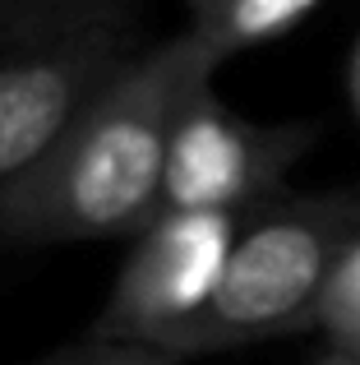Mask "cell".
Instances as JSON below:
<instances>
[{
  "instance_id": "obj_4",
  "label": "cell",
  "mask_w": 360,
  "mask_h": 365,
  "mask_svg": "<svg viewBox=\"0 0 360 365\" xmlns=\"http://www.w3.org/2000/svg\"><path fill=\"white\" fill-rule=\"evenodd\" d=\"M314 125H259L198 83L171 125L162 176V213L250 217L282 199L287 171L314 148Z\"/></svg>"
},
{
  "instance_id": "obj_6",
  "label": "cell",
  "mask_w": 360,
  "mask_h": 365,
  "mask_svg": "<svg viewBox=\"0 0 360 365\" xmlns=\"http://www.w3.org/2000/svg\"><path fill=\"white\" fill-rule=\"evenodd\" d=\"M189 5V28L203 51H213L217 61L250 51V46L277 42L282 33L309 19L324 0H185Z\"/></svg>"
},
{
  "instance_id": "obj_5",
  "label": "cell",
  "mask_w": 360,
  "mask_h": 365,
  "mask_svg": "<svg viewBox=\"0 0 360 365\" xmlns=\"http://www.w3.org/2000/svg\"><path fill=\"white\" fill-rule=\"evenodd\" d=\"M240 227L245 217L222 213H157L129 241L107 305L83 338L166 351V342L213 301Z\"/></svg>"
},
{
  "instance_id": "obj_2",
  "label": "cell",
  "mask_w": 360,
  "mask_h": 365,
  "mask_svg": "<svg viewBox=\"0 0 360 365\" xmlns=\"http://www.w3.org/2000/svg\"><path fill=\"white\" fill-rule=\"evenodd\" d=\"M360 245V195L272 199L245 217L213 301L166 342L180 361L319 329L324 301Z\"/></svg>"
},
{
  "instance_id": "obj_12",
  "label": "cell",
  "mask_w": 360,
  "mask_h": 365,
  "mask_svg": "<svg viewBox=\"0 0 360 365\" xmlns=\"http://www.w3.org/2000/svg\"><path fill=\"white\" fill-rule=\"evenodd\" d=\"M346 351H360V338H356V342H351V347H346Z\"/></svg>"
},
{
  "instance_id": "obj_1",
  "label": "cell",
  "mask_w": 360,
  "mask_h": 365,
  "mask_svg": "<svg viewBox=\"0 0 360 365\" xmlns=\"http://www.w3.org/2000/svg\"><path fill=\"white\" fill-rule=\"evenodd\" d=\"M222 70L189 33L139 46L60 134L46 162L0 204V250L134 241L162 213L171 125Z\"/></svg>"
},
{
  "instance_id": "obj_3",
  "label": "cell",
  "mask_w": 360,
  "mask_h": 365,
  "mask_svg": "<svg viewBox=\"0 0 360 365\" xmlns=\"http://www.w3.org/2000/svg\"><path fill=\"white\" fill-rule=\"evenodd\" d=\"M134 51V9L0 19V204L42 167L92 93Z\"/></svg>"
},
{
  "instance_id": "obj_10",
  "label": "cell",
  "mask_w": 360,
  "mask_h": 365,
  "mask_svg": "<svg viewBox=\"0 0 360 365\" xmlns=\"http://www.w3.org/2000/svg\"><path fill=\"white\" fill-rule=\"evenodd\" d=\"M346 98H351V111L360 120V33L351 42V61H346Z\"/></svg>"
},
{
  "instance_id": "obj_8",
  "label": "cell",
  "mask_w": 360,
  "mask_h": 365,
  "mask_svg": "<svg viewBox=\"0 0 360 365\" xmlns=\"http://www.w3.org/2000/svg\"><path fill=\"white\" fill-rule=\"evenodd\" d=\"M37 365H185L171 351H157V347H129V342H92L83 338L79 347H65L55 351L51 361H37Z\"/></svg>"
},
{
  "instance_id": "obj_11",
  "label": "cell",
  "mask_w": 360,
  "mask_h": 365,
  "mask_svg": "<svg viewBox=\"0 0 360 365\" xmlns=\"http://www.w3.org/2000/svg\"><path fill=\"white\" fill-rule=\"evenodd\" d=\"M314 365H360V351H346V347H328Z\"/></svg>"
},
{
  "instance_id": "obj_7",
  "label": "cell",
  "mask_w": 360,
  "mask_h": 365,
  "mask_svg": "<svg viewBox=\"0 0 360 365\" xmlns=\"http://www.w3.org/2000/svg\"><path fill=\"white\" fill-rule=\"evenodd\" d=\"M319 329L333 338V347H351L360 338V245L351 250V259L342 264L333 292H328L324 314H319Z\"/></svg>"
},
{
  "instance_id": "obj_9",
  "label": "cell",
  "mask_w": 360,
  "mask_h": 365,
  "mask_svg": "<svg viewBox=\"0 0 360 365\" xmlns=\"http://www.w3.org/2000/svg\"><path fill=\"white\" fill-rule=\"evenodd\" d=\"M55 9H134V0H0V19L55 14Z\"/></svg>"
}]
</instances>
